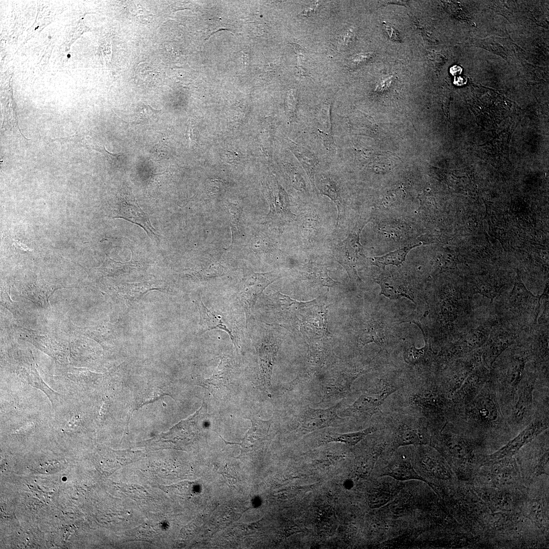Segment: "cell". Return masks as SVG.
<instances>
[{"label": "cell", "mask_w": 549, "mask_h": 549, "mask_svg": "<svg viewBox=\"0 0 549 549\" xmlns=\"http://www.w3.org/2000/svg\"><path fill=\"white\" fill-rule=\"evenodd\" d=\"M117 203L113 218H122L142 227L152 239L157 238L156 230L148 215L138 204L131 189L124 186L117 194Z\"/></svg>", "instance_id": "cell-1"}, {"label": "cell", "mask_w": 549, "mask_h": 549, "mask_svg": "<svg viewBox=\"0 0 549 549\" xmlns=\"http://www.w3.org/2000/svg\"><path fill=\"white\" fill-rule=\"evenodd\" d=\"M279 278L280 276L273 271H250L244 275L239 284L238 298L247 316L252 313L257 299L264 289Z\"/></svg>", "instance_id": "cell-2"}, {"label": "cell", "mask_w": 549, "mask_h": 549, "mask_svg": "<svg viewBox=\"0 0 549 549\" xmlns=\"http://www.w3.org/2000/svg\"><path fill=\"white\" fill-rule=\"evenodd\" d=\"M264 190L269 204L267 219L280 224L293 221L296 215L290 209L288 196L276 179L270 178L266 182Z\"/></svg>", "instance_id": "cell-3"}, {"label": "cell", "mask_w": 549, "mask_h": 549, "mask_svg": "<svg viewBox=\"0 0 549 549\" xmlns=\"http://www.w3.org/2000/svg\"><path fill=\"white\" fill-rule=\"evenodd\" d=\"M339 404L325 409L306 407L300 414L298 428L300 431L309 433L322 428L339 426L344 418L337 414Z\"/></svg>", "instance_id": "cell-4"}, {"label": "cell", "mask_w": 549, "mask_h": 549, "mask_svg": "<svg viewBox=\"0 0 549 549\" xmlns=\"http://www.w3.org/2000/svg\"><path fill=\"white\" fill-rule=\"evenodd\" d=\"M199 311L198 334L213 329H221L226 332L235 346L239 347V338L235 324L232 318L224 314L210 310L203 303L201 298L196 300Z\"/></svg>", "instance_id": "cell-5"}, {"label": "cell", "mask_w": 549, "mask_h": 549, "mask_svg": "<svg viewBox=\"0 0 549 549\" xmlns=\"http://www.w3.org/2000/svg\"><path fill=\"white\" fill-rule=\"evenodd\" d=\"M360 232L361 230L350 233L345 239L336 246L333 252L337 262L345 269L349 277L353 280L359 279L357 271V262L362 248L359 238Z\"/></svg>", "instance_id": "cell-6"}, {"label": "cell", "mask_w": 549, "mask_h": 549, "mask_svg": "<svg viewBox=\"0 0 549 549\" xmlns=\"http://www.w3.org/2000/svg\"><path fill=\"white\" fill-rule=\"evenodd\" d=\"M396 390L388 385H380L361 394L345 412L372 415L378 412L385 400Z\"/></svg>", "instance_id": "cell-7"}, {"label": "cell", "mask_w": 549, "mask_h": 549, "mask_svg": "<svg viewBox=\"0 0 549 549\" xmlns=\"http://www.w3.org/2000/svg\"><path fill=\"white\" fill-rule=\"evenodd\" d=\"M359 373L342 371L333 374L322 383L323 397L325 400L341 398L350 390Z\"/></svg>", "instance_id": "cell-8"}, {"label": "cell", "mask_w": 549, "mask_h": 549, "mask_svg": "<svg viewBox=\"0 0 549 549\" xmlns=\"http://www.w3.org/2000/svg\"><path fill=\"white\" fill-rule=\"evenodd\" d=\"M252 426L240 444L242 452H252L259 446L260 443L267 440L272 430L274 423L272 420H262L252 418Z\"/></svg>", "instance_id": "cell-9"}, {"label": "cell", "mask_w": 549, "mask_h": 549, "mask_svg": "<svg viewBox=\"0 0 549 549\" xmlns=\"http://www.w3.org/2000/svg\"><path fill=\"white\" fill-rule=\"evenodd\" d=\"M330 108V101L322 103L317 111L314 126L326 148L333 151L336 144L332 135Z\"/></svg>", "instance_id": "cell-10"}, {"label": "cell", "mask_w": 549, "mask_h": 549, "mask_svg": "<svg viewBox=\"0 0 549 549\" xmlns=\"http://www.w3.org/2000/svg\"><path fill=\"white\" fill-rule=\"evenodd\" d=\"M279 347L277 344L263 343L257 348L260 364V378L265 389L271 385V378L273 367Z\"/></svg>", "instance_id": "cell-11"}, {"label": "cell", "mask_w": 549, "mask_h": 549, "mask_svg": "<svg viewBox=\"0 0 549 549\" xmlns=\"http://www.w3.org/2000/svg\"><path fill=\"white\" fill-rule=\"evenodd\" d=\"M542 296H535L520 282L516 283L509 297L512 307L521 311L535 313L537 317Z\"/></svg>", "instance_id": "cell-12"}, {"label": "cell", "mask_w": 549, "mask_h": 549, "mask_svg": "<svg viewBox=\"0 0 549 549\" xmlns=\"http://www.w3.org/2000/svg\"><path fill=\"white\" fill-rule=\"evenodd\" d=\"M382 475L399 480L418 479L425 481L415 470L410 460L403 455H398L384 468Z\"/></svg>", "instance_id": "cell-13"}, {"label": "cell", "mask_w": 549, "mask_h": 549, "mask_svg": "<svg viewBox=\"0 0 549 549\" xmlns=\"http://www.w3.org/2000/svg\"><path fill=\"white\" fill-rule=\"evenodd\" d=\"M62 287L59 285L50 284L43 280H37L26 285L24 293L37 306L46 308L48 304L49 297L56 289Z\"/></svg>", "instance_id": "cell-14"}, {"label": "cell", "mask_w": 549, "mask_h": 549, "mask_svg": "<svg viewBox=\"0 0 549 549\" xmlns=\"http://www.w3.org/2000/svg\"><path fill=\"white\" fill-rule=\"evenodd\" d=\"M231 368L228 361L222 359L212 375L208 379L201 382L202 385L207 388L215 396L221 394L229 384V376Z\"/></svg>", "instance_id": "cell-15"}, {"label": "cell", "mask_w": 549, "mask_h": 549, "mask_svg": "<svg viewBox=\"0 0 549 549\" xmlns=\"http://www.w3.org/2000/svg\"><path fill=\"white\" fill-rule=\"evenodd\" d=\"M382 293L390 299L405 297L414 301V296L406 283L393 277L383 276L379 280Z\"/></svg>", "instance_id": "cell-16"}, {"label": "cell", "mask_w": 549, "mask_h": 549, "mask_svg": "<svg viewBox=\"0 0 549 549\" xmlns=\"http://www.w3.org/2000/svg\"><path fill=\"white\" fill-rule=\"evenodd\" d=\"M290 149L295 155L308 175L313 189L315 188V176L317 159L315 155L305 147L290 140Z\"/></svg>", "instance_id": "cell-17"}, {"label": "cell", "mask_w": 549, "mask_h": 549, "mask_svg": "<svg viewBox=\"0 0 549 549\" xmlns=\"http://www.w3.org/2000/svg\"><path fill=\"white\" fill-rule=\"evenodd\" d=\"M425 441V436L415 426L402 423L395 429L393 442L395 447L424 444Z\"/></svg>", "instance_id": "cell-18"}, {"label": "cell", "mask_w": 549, "mask_h": 549, "mask_svg": "<svg viewBox=\"0 0 549 549\" xmlns=\"http://www.w3.org/2000/svg\"><path fill=\"white\" fill-rule=\"evenodd\" d=\"M132 265L131 262L115 261L107 256L101 266L87 269L86 271L92 278L100 279L105 277L117 276L129 271Z\"/></svg>", "instance_id": "cell-19"}, {"label": "cell", "mask_w": 549, "mask_h": 549, "mask_svg": "<svg viewBox=\"0 0 549 549\" xmlns=\"http://www.w3.org/2000/svg\"><path fill=\"white\" fill-rule=\"evenodd\" d=\"M376 426H370L363 430L346 434L329 433L323 436L319 441V444H324L330 442H342L349 445H355L367 436L377 431Z\"/></svg>", "instance_id": "cell-20"}, {"label": "cell", "mask_w": 549, "mask_h": 549, "mask_svg": "<svg viewBox=\"0 0 549 549\" xmlns=\"http://www.w3.org/2000/svg\"><path fill=\"white\" fill-rule=\"evenodd\" d=\"M515 336L510 331L502 327L493 329L489 338L487 345L495 358L513 342Z\"/></svg>", "instance_id": "cell-21"}, {"label": "cell", "mask_w": 549, "mask_h": 549, "mask_svg": "<svg viewBox=\"0 0 549 549\" xmlns=\"http://www.w3.org/2000/svg\"><path fill=\"white\" fill-rule=\"evenodd\" d=\"M348 124L354 134L371 136L376 131V124L373 118L360 111L359 115L348 117Z\"/></svg>", "instance_id": "cell-22"}, {"label": "cell", "mask_w": 549, "mask_h": 549, "mask_svg": "<svg viewBox=\"0 0 549 549\" xmlns=\"http://www.w3.org/2000/svg\"><path fill=\"white\" fill-rule=\"evenodd\" d=\"M417 246L418 245L405 247L381 256L365 257V258L371 265H375L382 268H384L386 265L389 264L399 265L405 260L409 251Z\"/></svg>", "instance_id": "cell-23"}, {"label": "cell", "mask_w": 549, "mask_h": 549, "mask_svg": "<svg viewBox=\"0 0 549 549\" xmlns=\"http://www.w3.org/2000/svg\"><path fill=\"white\" fill-rule=\"evenodd\" d=\"M318 187L321 194L328 197L336 205L338 213L337 226L340 221L341 211V198L339 186L333 179L327 176H323L318 183Z\"/></svg>", "instance_id": "cell-24"}, {"label": "cell", "mask_w": 549, "mask_h": 549, "mask_svg": "<svg viewBox=\"0 0 549 549\" xmlns=\"http://www.w3.org/2000/svg\"><path fill=\"white\" fill-rule=\"evenodd\" d=\"M425 346L418 349L414 346L408 348L404 352V358L406 362L411 364H416L424 362L428 358L430 354V345L424 335Z\"/></svg>", "instance_id": "cell-25"}, {"label": "cell", "mask_w": 549, "mask_h": 549, "mask_svg": "<svg viewBox=\"0 0 549 549\" xmlns=\"http://www.w3.org/2000/svg\"><path fill=\"white\" fill-rule=\"evenodd\" d=\"M154 288L148 283L124 284L118 288V292L130 300H134L140 298L145 293Z\"/></svg>", "instance_id": "cell-26"}, {"label": "cell", "mask_w": 549, "mask_h": 549, "mask_svg": "<svg viewBox=\"0 0 549 549\" xmlns=\"http://www.w3.org/2000/svg\"><path fill=\"white\" fill-rule=\"evenodd\" d=\"M307 271L309 279L322 286L332 287L338 284L329 276L328 270L324 266L313 264Z\"/></svg>", "instance_id": "cell-27"}, {"label": "cell", "mask_w": 549, "mask_h": 549, "mask_svg": "<svg viewBox=\"0 0 549 549\" xmlns=\"http://www.w3.org/2000/svg\"><path fill=\"white\" fill-rule=\"evenodd\" d=\"M488 336L487 329L483 327H478L465 336L464 342L470 347H477L481 345L488 339Z\"/></svg>", "instance_id": "cell-28"}, {"label": "cell", "mask_w": 549, "mask_h": 549, "mask_svg": "<svg viewBox=\"0 0 549 549\" xmlns=\"http://www.w3.org/2000/svg\"><path fill=\"white\" fill-rule=\"evenodd\" d=\"M382 332L379 329H376L374 327H370L363 331L360 336V340L363 345L371 342H375L378 344L381 343Z\"/></svg>", "instance_id": "cell-29"}, {"label": "cell", "mask_w": 549, "mask_h": 549, "mask_svg": "<svg viewBox=\"0 0 549 549\" xmlns=\"http://www.w3.org/2000/svg\"><path fill=\"white\" fill-rule=\"evenodd\" d=\"M298 96L297 91L292 89L289 91L287 98V115L290 121H293L296 117Z\"/></svg>", "instance_id": "cell-30"}, {"label": "cell", "mask_w": 549, "mask_h": 549, "mask_svg": "<svg viewBox=\"0 0 549 549\" xmlns=\"http://www.w3.org/2000/svg\"><path fill=\"white\" fill-rule=\"evenodd\" d=\"M288 172L292 185L297 190H304L306 185L304 180L297 170L293 167H290L289 165H288Z\"/></svg>", "instance_id": "cell-31"}, {"label": "cell", "mask_w": 549, "mask_h": 549, "mask_svg": "<svg viewBox=\"0 0 549 549\" xmlns=\"http://www.w3.org/2000/svg\"><path fill=\"white\" fill-rule=\"evenodd\" d=\"M228 211L229 213L230 218L231 220V223L232 224V232L235 231L238 229V223L239 221V218L241 210L239 206L230 204L228 206Z\"/></svg>", "instance_id": "cell-32"}, {"label": "cell", "mask_w": 549, "mask_h": 549, "mask_svg": "<svg viewBox=\"0 0 549 549\" xmlns=\"http://www.w3.org/2000/svg\"><path fill=\"white\" fill-rule=\"evenodd\" d=\"M293 45L295 52L297 56V65L296 68L297 69L298 73L301 76L306 75V71L302 66V60L304 57V55L302 54L301 47L298 44H292Z\"/></svg>", "instance_id": "cell-33"}, {"label": "cell", "mask_w": 549, "mask_h": 549, "mask_svg": "<svg viewBox=\"0 0 549 549\" xmlns=\"http://www.w3.org/2000/svg\"><path fill=\"white\" fill-rule=\"evenodd\" d=\"M320 6V2L316 1L313 4L306 8L300 15L306 17H311L315 15Z\"/></svg>", "instance_id": "cell-34"}, {"label": "cell", "mask_w": 549, "mask_h": 549, "mask_svg": "<svg viewBox=\"0 0 549 549\" xmlns=\"http://www.w3.org/2000/svg\"><path fill=\"white\" fill-rule=\"evenodd\" d=\"M383 23L384 24L385 29L386 30L390 38L394 41H400V37H399L398 32L394 28V27L391 24H388V23L384 22Z\"/></svg>", "instance_id": "cell-35"}, {"label": "cell", "mask_w": 549, "mask_h": 549, "mask_svg": "<svg viewBox=\"0 0 549 549\" xmlns=\"http://www.w3.org/2000/svg\"><path fill=\"white\" fill-rule=\"evenodd\" d=\"M80 422L79 416L74 415L66 425H67V427L74 429L76 427L79 426Z\"/></svg>", "instance_id": "cell-36"}, {"label": "cell", "mask_w": 549, "mask_h": 549, "mask_svg": "<svg viewBox=\"0 0 549 549\" xmlns=\"http://www.w3.org/2000/svg\"><path fill=\"white\" fill-rule=\"evenodd\" d=\"M371 55L369 53H363V54H358L357 55H356L355 56H354L352 58V59L351 60V62L352 63H356L355 64H357V63H359V62H362V61L363 62L365 61L368 58H371Z\"/></svg>", "instance_id": "cell-37"}, {"label": "cell", "mask_w": 549, "mask_h": 549, "mask_svg": "<svg viewBox=\"0 0 549 549\" xmlns=\"http://www.w3.org/2000/svg\"><path fill=\"white\" fill-rule=\"evenodd\" d=\"M345 35H346L343 36V38L341 39V41L343 42L344 44H347V43H348V42H349V41L350 42L352 40V39H349V38H350V37H351L353 36V35H352L353 34H352L351 30H348V31L346 33Z\"/></svg>", "instance_id": "cell-38"}]
</instances>
